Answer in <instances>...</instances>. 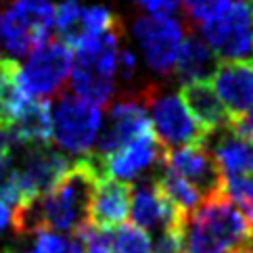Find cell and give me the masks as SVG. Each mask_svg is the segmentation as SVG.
<instances>
[{
  "instance_id": "cell-2",
  "label": "cell",
  "mask_w": 253,
  "mask_h": 253,
  "mask_svg": "<svg viewBox=\"0 0 253 253\" xmlns=\"http://www.w3.org/2000/svg\"><path fill=\"white\" fill-rule=\"evenodd\" d=\"M199 28L218 61H253V0H232L220 17Z\"/></svg>"
},
{
  "instance_id": "cell-28",
  "label": "cell",
  "mask_w": 253,
  "mask_h": 253,
  "mask_svg": "<svg viewBox=\"0 0 253 253\" xmlns=\"http://www.w3.org/2000/svg\"><path fill=\"white\" fill-rule=\"evenodd\" d=\"M142 6H147L151 15H168L178 6L180 0H136Z\"/></svg>"
},
{
  "instance_id": "cell-16",
  "label": "cell",
  "mask_w": 253,
  "mask_h": 253,
  "mask_svg": "<svg viewBox=\"0 0 253 253\" xmlns=\"http://www.w3.org/2000/svg\"><path fill=\"white\" fill-rule=\"evenodd\" d=\"M11 132L19 147L30 144H48L52 140V113L50 101L32 98L23 113L11 126Z\"/></svg>"
},
{
  "instance_id": "cell-22",
  "label": "cell",
  "mask_w": 253,
  "mask_h": 253,
  "mask_svg": "<svg viewBox=\"0 0 253 253\" xmlns=\"http://www.w3.org/2000/svg\"><path fill=\"white\" fill-rule=\"evenodd\" d=\"M113 251L115 253H151L153 243L149 232L134 224H122L120 230L113 234Z\"/></svg>"
},
{
  "instance_id": "cell-13",
  "label": "cell",
  "mask_w": 253,
  "mask_h": 253,
  "mask_svg": "<svg viewBox=\"0 0 253 253\" xmlns=\"http://www.w3.org/2000/svg\"><path fill=\"white\" fill-rule=\"evenodd\" d=\"M178 96H180V101L184 103L186 111L191 113L197 128L201 130L207 138H210L211 134L226 128V124H228V113H226V109L222 107L220 98L215 96L210 82L182 84Z\"/></svg>"
},
{
  "instance_id": "cell-15",
  "label": "cell",
  "mask_w": 253,
  "mask_h": 253,
  "mask_svg": "<svg viewBox=\"0 0 253 253\" xmlns=\"http://www.w3.org/2000/svg\"><path fill=\"white\" fill-rule=\"evenodd\" d=\"M220 61L215 59L211 48L199 38L197 34H186L178 48V57L174 63L176 76L182 84L191 82H210L215 74Z\"/></svg>"
},
{
  "instance_id": "cell-27",
  "label": "cell",
  "mask_w": 253,
  "mask_h": 253,
  "mask_svg": "<svg viewBox=\"0 0 253 253\" xmlns=\"http://www.w3.org/2000/svg\"><path fill=\"white\" fill-rule=\"evenodd\" d=\"M65 241L61 234L50 232V230H38L36 232V249H40L42 253H61L65 247Z\"/></svg>"
},
{
  "instance_id": "cell-4",
  "label": "cell",
  "mask_w": 253,
  "mask_h": 253,
  "mask_svg": "<svg viewBox=\"0 0 253 253\" xmlns=\"http://www.w3.org/2000/svg\"><path fill=\"white\" fill-rule=\"evenodd\" d=\"M74 65V55L61 40L52 38L38 50H34L19 71V84L32 98L52 101L65 92L67 78Z\"/></svg>"
},
{
  "instance_id": "cell-19",
  "label": "cell",
  "mask_w": 253,
  "mask_h": 253,
  "mask_svg": "<svg viewBox=\"0 0 253 253\" xmlns=\"http://www.w3.org/2000/svg\"><path fill=\"white\" fill-rule=\"evenodd\" d=\"M155 184L159 188V193L184 215L188 211H193L195 207L203 201L201 193H199L193 184H188L184 178L176 176L174 171H169V169H164V174L155 180Z\"/></svg>"
},
{
  "instance_id": "cell-32",
  "label": "cell",
  "mask_w": 253,
  "mask_h": 253,
  "mask_svg": "<svg viewBox=\"0 0 253 253\" xmlns=\"http://www.w3.org/2000/svg\"><path fill=\"white\" fill-rule=\"evenodd\" d=\"M28 253H42L40 249H32V251H28Z\"/></svg>"
},
{
  "instance_id": "cell-17",
  "label": "cell",
  "mask_w": 253,
  "mask_h": 253,
  "mask_svg": "<svg viewBox=\"0 0 253 253\" xmlns=\"http://www.w3.org/2000/svg\"><path fill=\"white\" fill-rule=\"evenodd\" d=\"M211 155L224 176H253V140L239 138L224 128Z\"/></svg>"
},
{
  "instance_id": "cell-23",
  "label": "cell",
  "mask_w": 253,
  "mask_h": 253,
  "mask_svg": "<svg viewBox=\"0 0 253 253\" xmlns=\"http://www.w3.org/2000/svg\"><path fill=\"white\" fill-rule=\"evenodd\" d=\"M182 4L188 21L203 25L220 17L232 4V0H182Z\"/></svg>"
},
{
  "instance_id": "cell-5",
  "label": "cell",
  "mask_w": 253,
  "mask_h": 253,
  "mask_svg": "<svg viewBox=\"0 0 253 253\" xmlns=\"http://www.w3.org/2000/svg\"><path fill=\"white\" fill-rule=\"evenodd\" d=\"M149 92L151 86H147L142 92L124 94L109 107V113L96 134L92 153L109 157L111 153L120 151L134 138H138L140 134L151 130V122L147 115Z\"/></svg>"
},
{
  "instance_id": "cell-20",
  "label": "cell",
  "mask_w": 253,
  "mask_h": 253,
  "mask_svg": "<svg viewBox=\"0 0 253 253\" xmlns=\"http://www.w3.org/2000/svg\"><path fill=\"white\" fill-rule=\"evenodd\" d=\"M120 25H122L120 17H115L111 11H107L105 6H88V8H82V13H80L78 38H80V36H103L107 32L120 28ZM74 42H71V44H74ZM71 44H69V46H71Z\"/></svg>"
},
{
  "instance_id": "cell-21",
  "label": "cell",
  "mask_w": 253,
  "mask_h": 253,
  "mask_svg": "<svg viewBox=\"0 0 253 253\" xmlns=\"http://www.w3.org/2000/svg\"><path fill=\"white\" fill-rule=\"evenodd\" d=\"M224 191L253 228V176H224Z\"/></svg>"
},
{
  "instance_id": "cell-29",
  "label": "cell",
  "mask_w": 253,
  "mask_h": 253,
  "mask_svg": "<svg viewBox=\"0 0 253 253\" xmlns=\"http://www.w3.org/2000/svg\"><path fill=\"white\" fill-rule=\"evenodd\" d=\"M117 69L124 74V78H132L134 71H136V57H134L130 50H120V57H117Z\"/></svg>"
},
{
  "instance_id": "cell-26",
  "label": "cell",
  "mask_w": 253,
  "mask_h": 253,
  "mask_svg": "<svg viewBox=\"0 0 253 253\" xmlns=\"http://www.w3.org/2000/svg\"><path fill=\"white\" fill-rule=\"evenodd\" d=\"M226 130L232 132L234 136L245 138V140H253V109H249L247 113H243L239 117H232L226 124Z\"/></svg>"
},
{
  "instance_id": "cell-9",
  "label": "cell",
  "mask_w": 253,
  "mask_h": 253,
  "mask_svg": "<svg viewBox=\"0 0 253 253\" xmlns=\"http://www.w3.org/2000/svg\"><path fill=\"white\" fill-rule=\"evenodd\" d=\"M159 161L164 164L166 169L174 171L176 176L184 178L188 184H193L203 199L220 193L224 188V174L220 171L211 151L205 144L161 151Z\"/></svg>"
},
{
  "instance_id": "cell-30",
  "label": "cell",
  "mask_w": 253,
  "mask_h": 253,
  "mask_svg": "<svg viewBox=\"0 0 253 253\" xmlns=\"http://www.w3.org/2000/svg\"><path fill=\"white\" fill-rule=\"evenodd\" d=\"M61 253H86V249H84V245L76 237H69L65 241V247H63Z\"/></svg>"
},
{
  "instance_id": "cell-24",
  "label": "cell",
  "mask_w": 253,
  "mask_h": 253,
  "mask_svg": "<svg viewBox=\"0 0 253 253\" xmlns=\"http://www.w3.org/2000/svg\"><path fill=\"white\" fill-rule=\"evenodd\" d=\"M84 245L86 253H111L113 251V237L107 230H98L88 222L71 234Z\"/></svg>"
},
{
  "instance_id": "cell-7",
  "label": "cell",
  "mask_w": 253,
  "mask_h": 253,
  "mask_svg": "<svg viewBox=\"0 0 253 253\" xmlns=\"http://www.w3.org/2000/svg\"><path fill=\"white\" fill-rule=\"evenodd\" d=\"M23 149L25 151L17 166L11 157L8 171L15 176V182L21 191L23 207H28L48 191H52V186L71 168V161L67 159V155H63L61 151L48 147V144H30Z\"/></svg>"
},
{
  "instance_id": "cell-8",
  "label": "cell",
  "mask_w": 253,
  "mask_h": 253,
  "mask_svg": "<svg viewBox=\"0 0 253 253\" xmlns=\"http://www.w3.org/2000/svg\"><path fill=\"white\" fill-rule=\"evenodd\" d=\"M134 36L144 52L149 67L157 74L174 69L178 48L182 44V25L169 15H147L134 23Z\"/></svg>"
},
{
  "instance_id": "cell-33",
  "label": "cell",
  "mask_w": 253,
  "mask_h": 253,
  "mask_svg": "<svg viewBox=\"0 0 253 253\" xmlns=\"http://www.w3.org/2000/svg\"><path fill=\"white\" fill-rule=\"evenodd\" d=\"M2 253H15V251H13V249H6V251H2Z\"/></svg>"
},
{
  "instance_id": "cell-1",
  "label": "cell",
  "mask_w": 253,
  "mask_h": 253,
  "mask_svg": "<svg viewBox=\"0 0 253 253\" xmlns=\"http://www.w3.org/2000/svg\"><path fill=\"white\" fill-rule=\"evenodd\" d=\"M184 253H253V228L222 188L180 224Z\"/></svg>"
},
{
  "instance_id": "cell-10",
  "label": "cell",
  "mask_w": 253,
  "mask_h": 253,
  "mask_svg": "<svg viewBox=\"0 0 253 253\" xmlns=\"http://www.w3.org/2000/svg\"><path fill=\"white\" fill-rule=\"evenodd\" d=\"M210 84L228 113V120L253 109V61L220 63Z\"/></svg>"
},
{
  "instance_id": "cell-31",
  "label": "cell",
  "mask_w": 253,
  "mask_h": 253,
  "mask_svg": "<svg viewBox=\"0 0 253 253\" xmlns=\"http://www.w3.org/2000/svg\"><path fill=\"white\" fill-rule=\"evenodd\" d=\"M11 222V210H8L6 205L0 203V232L6 228V224Z\"/></svg>"
},
{
  "instance_id": "cell-6",
  "label": "cell",
  "mask_w": 253,
  "mask_h": 253,
  "mask_svg": "<svg viewBox=\"0 0 253 253\" xmlns=\"http://www.w3.org/2000/svg\"><path fill=\"white\" fill-rule=\"evenodd\" d=\"M147 107L151 111V130L161 151H174L182 147L205 144L207 136L197 128L184 103L174 92L159 94L157 86H151Z\"/></svg>"
},
{
  "instance_id": "cell-12",
  "label": "cell",
  "mask_w": 253,
  "mask_h": 253,
  "mask_svg": "<svg viewBox=\"0 0 253 253\" xmlns=\"http://www.w3.org/2000/svg\"><path fill=\"white\" fill-rule=\"evenodd\" d=\"M132 184L124 180L105 178L96 184L88 205V224L98 230L117 228L126 222V215L130 210L132 199Z\"/></svg>"
},
{
  "instance_id": "cell-18",
  "label": "cell",
  "mask_w": 253,
  "mask_h": 253,
  "mask_svg": "<svg viewBox=\"0 0 253 253\" xmlns=\"http://www.w3.org/2000/svg\"><path fill=\"white\" fill-rule=\"evenodd\" d=\"M21 65L13 59H0V126L11 128L23 109L32 103V96L23 92L19 84Z\"/></svg>"
},
{
  "instance_id": "cell-3",
  "label": "cell",
  "mask_w": 253,
  "mask_h": 253,
  "mask_svg": "<svg viewBox=\"0 0 253 253\" xmlns=\"http://www.w3.org/2000/svg\"><path fill=\"white\" fill-rule=\"evenodd\" d=\"M52 138L61 149L76 155H88L101 130V109L69 92H61L50 101Z\"/></svg>"
},
{
  "instance_id": "cell-25",
  "label": "cell",
  "mask_w": 253,
  "mask_h": 253,
  "mask_svg": "<svg viewBox=\"0 0 253 253\" xmlns=\"http://www.w3.org/2000/svg\"><path fill=\"white\" fill-rule=\"evenodd\" d=\"M151 253H184L180 230H164Z\"/></svg>"
},
{
  "instance_id": "cell-11",
  "label": "cell",
  "mask_w": 253,
  "mask_h": 253,
  "mask_svg": "<svg viewBox=\"0 0 253 253\" xmlns=\"http://www.w3.org/2000/svg\"><path fill=\"white\" fill-rule=\"evenodd\" d=\"M130 215L132 224L149 230H180V224L184 220V213L178 211L168 199L159 193V188L153 182H140L136 188H132L130 199Z\"/></svg>"
},
{
  "instance_id": "cell-14",
  "label": "cell",
  "mask_w": 253,
  "mask_h": 253,
  "mask_svg": "<svg viewBox=\"0 0 253 253\" xmlns=\"http://www.w3.org/2000/svg\"><path fill=\"white\" fill-rule=\"evenodd\" d=\"M157 159H161V147L153 136V130H149L120 151L111 153L109 157H105L107 176L128 182L130 178H136L140 171L153 166Z\"/></svg>"
}]
</instances>
